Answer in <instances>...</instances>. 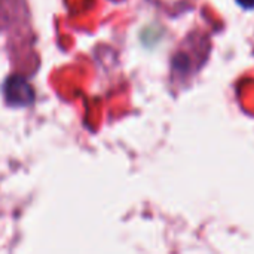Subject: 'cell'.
Returning a JSON list of instances; mask_svg holds the SVG:
<instances>
[{"mask_svg":"<svg viewBox=\"0 0 254 254\" xmlns=\"http://www.w3.org/2000/svg\"><path fill=\"white\" fill-rule=\"evenodd\" d=\"M30 28L27 0H0V33L19 36Z\"/></svg>","mask_w":254,"mask_h":254,"instance_id":"obj_1","label":"cell"},{"mask_svg":"<svg viewBox=\"0 0 254 254\" xmlns=\"http://www.w3.org/2000/svg\"><path fill=\"white\" fill-rule=\"evenodd\" d=\"M240 3V6L246 7V9H253L254 7V0H237Z\"/></svg>","mask_w":254,"mask_h":254,"instance_id":"obj_2","label":"cell"},{"mask_svg":"<svg viewBox=\"0 0 254 254\" xmlns=\"http://www.w3.org/2000/svg\"><path fill=\"white\" fill-rule=\"evenodd\" d=\"M250 43H252V51H253V55H254V30H253L252 37H250Z\"/></svg>","mask_w":254,"mask_h":254,"instance_id":"obj_3","label":"cell"}]
</instances>
